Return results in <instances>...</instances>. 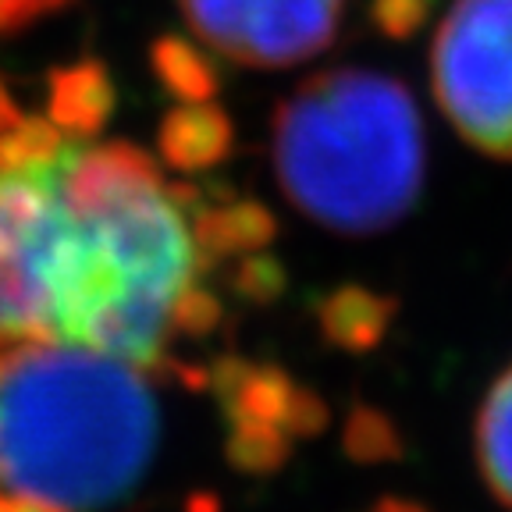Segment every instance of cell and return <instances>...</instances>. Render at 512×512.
Instances as JSON below:
<instances>
[{"mask_svg":"<svg viewBox=\"0 0 512 512\" xmlns=\"http://www.w3.org/2000/svg\"><path fill=\"white\" fill-rule=\"evenodd\" d=\"M345 0H178L203 50L239 68H292L328 50Z\"/></svg>","mask_w":512,"mask_h":512,"instance_id":"cell-5","label":"cell"},{"mask_svg":"<svg viewBox=\"0 0 512 512\" xmlns=\"http://www.w3.org/2000/svg\"><path fill=\"white\" fill-rule=\"evenodd\" d=\"M271 164L285 200L338 235L388 232L420 200L427 139L420 107L374 68H328L281 100Z\"/></svg>","mask_w":512,"mask_h":512,"instance_id":"cell-3","label":"cell"},{"mask_svg":"<svg viewBox=\"0 0 512 512\" xmlns=\"http://www.w3.org/2000/svg\"><path fill=\"white\" fill-rule=\"evenodd\" d=\"M64 4L68 0H0V36L40 22V18L54 15L57 8H64Z\"/></svg>","mask_w":512,"mask_h":512,"instance_id":"cell-7","label":"cell"},{"mask_svg":"<svg viewBox=\"0 0 512 512\" xmlns=\"http://www.w3.org/2000/svg\"><path fill=\"white\" fill-rule=\"evenodd\" d=\"M8 96H11V93H8V86H0V107L8 104Z\"/></svg>","mask_w":512,"mask_h":512,"instance_id":"cell-9","label":"cell"},{"mask_svg":"<svg viewBox=\"0 0 512 512\" xmlns=\"http://www.w3.org/2000/svg\"><path fill=\"white\" fill-rule=\"evenodd\" d=\"M171 370L61 342H0V512H111L164 445Z\"/></svg>","mask_w":512,"mask_h":512,"instance_id":"cell-2","label":"cell"},{"mask_svg":"<svg viewBox=\"0 0 512 512\" xmlns=\"http://www.w3.org/2000/svg\"><path fill=\"white\" fill-rule=\"evenodd\" d=\"M100 68L50 104L0 107V342H61L185 374V349L221 328L232 267L260 256L271 221L128 139L100 136Z\"/></svg>","mask_w":512,"mask_h":512,"instance_id":"cell-1","label":"cell"},{"mask_svg":"<svg viewBox=\"0 0 512 512\" xmlns=\"http://www.w3.org/2000/svg\"><path fill=\"white\" fill-rule=\"evenodd\" d=\"M431 93L466 146L512 160V0H452L434 29Z\"/></svg>","mask_w":512,"mask_h":512,"instance_id":"cell-4","label":"cell"},{"mask_svg":"<svg viewBox=\"0 0 512 512\" xmlns=\"http://www.w3.org/2000/svg\"><path fill=\"white\" fill-rule=\"evenodd\" d=\"M473 448H477V466L488 491L505 509H512V363L491 381L488 395L480 402Z\"/></svg>","mask_w":512,"mask_h":512,"instance_id":"cell-6","label":"cell"},{"mask_svg":"<svg viewBox=\"0 0 512 512\" xmlns=\"http://www.w3.org/2000/svg\"><path fill=\"white\" fill-rule=\"evenodd\" d=\"M367 512H427V509L416 502H406V498H381V502H374Z\"/></svg>","mask_w":512,"mask_h":512,"instance_id":"cell-8","label":"cell"}]
</instances>
